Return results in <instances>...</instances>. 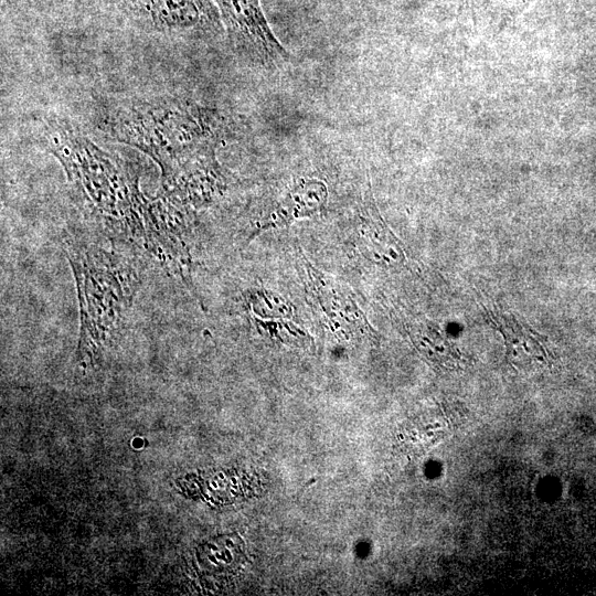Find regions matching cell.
Returning a JSON list of instances; mask_svg holds the SVG:
<instances>
[{
    "label": "cell",
    "instance_id": "6da1fadb",
    "mask_svg": "<svg viewBox=\"0 0 596 596\" xmlns=\"http://www.w3.org/2000/svg\"><path fill=\"white\" fill-rule=\"evenodd\" d=\"M203 119L182 100L155 98L118 104L102 114L99 126L110 138L150 156L161 168L166 189L203 166Z\"/></svg>",
    "mask_w": 596,
    "mask_h": 596
},
{
    "label": "cell",
    "instance_id": "7a4b0ae2",
    "mask_svg": "<svg viewBox=\"0 0 596 596\" xmlns=\"http://www.w3.org/2000/svg\"><path fill=\"white\" fill-rule=\"evenodd\" d=\"M44 139L68 181L99 216L119 226L155 225L153 200L143 196L120 159L66 121L49 120Z\"/></svg>",
    "mask_w": 596,
    "mask_h": 596
},
{
    "label": "cell",
    "instance_id": "3957f363",
    "mask_svg": "<svg viewBox=\"0 0 596 596\" xmlns=\"http://www.w3.org/2000/svg\"><path fill=\"white\" fill-rule=\"evenodd\" d=\"M81 305V343H104L118 327L134 296L136 277L129 266L100 249L70 251Z\"/></svg>",
    "mask_w": 596,
    "mask_h": 596
},
{
    "label": "cell",
    "instance_id": "277c9868",
    "mask_svg": "<svg viewBox=\"0 0 596 596\" xmlns=\"http://www.w3.org/2000/svg\"><path fill=\"white\" fill-rule=\"evenodd\" d=\"M135 22L164 34L211 26L217 20L211 0H121Z\"/></svg>",
    "mask_w": 596,
    "mask_h": 596
},
{
    "label": "cell",
    "instance_id": "5b68a950",
    "mask_svg": "<svg viewBox=\"0 0 596 596\" xmlns=\"http://www.w3.org/2000/svg\"><path fill=\"white\" fill-rule=\"evenodd\" d=\"M233 44L245 55L275 61L288 55L264 17L259 0H216Z\"/></svg>",
    "mask_w": 596,
    "mask_h": 596
},
{
    "label": "cell",
    "instance_id": "8992f818",
    "mask_svg": "<svg viewBox=\"0 0 596 596\" xmlns=\"http://www.w3.org/2000/svg\"><path fill=\"white\" fill-rule=\"evenodd\" d=\"M304 266L309 295L329 326L350 334L373 337L375 332L350 290L313 267L305 257Z\"/></svg>",
    "mask_w": 596,
    "mask_h": 596
},
{
    "label": "cell",
    "instance_id": "52a82bcc",
    "mask_svg": "<svg viewBox=\"0 0 596 596\" xmlns=\"http://www.w3.org/2000/svg\"><path fill=\"white\" fill-rule=\"evenodd\" d=\"M327 198L328 191L323 182L301 180L257 223L247 242L266 230L288 226L296 220L316 215L324 209Z\"/></svg>",
    "mask_w": 596,
    "mask_h": 596
},
{
    "label": "cell",
    "instance_id": "ba28073f",
    "mask_svg": "<svg viewBox=\"0 0 596 596\" xmlns=\"http://www.w3.org/2000/svg\"><path fill=\"white\" fill-rule=\"evenodd\" d=\"M356 245L370 262L383 266H395L405 260L401 242L381 217L373 199L363 207L356 226Z\"/></svg>",
    "mask_w": 596,
    "mask_h": 596
},
{
    "label": "cell",
    "instance_id": "9c48e42d",
    "mask_svg": "<svg viewBox=\"0 0 596 596\" xmlns=\"http://www.w3.org/2000/svg\"><path fill=\"white\" fill-rule=\"evenodd\" d=\"M403 322L411 340L425 355L438 362L448 361L453 354L450 344L436 324L411 317H403Z\"/></svg>",
    "mask_w": 596,
    "mask_h": 596
},
{
    "label": "cell",
    "instance_id": "30bf717a",
    "mask_svg": "<svg viewBox=\"0 0 596 596\" xmlns=\"http://www.w3.org/2000/svg\"><path fill=\"white\" fill-rule=\"evenodd\" d=\"M489 315L502 332L510 355H513L517 348H520L524 355L531 358H538L539 352L544 351L538 340L540 336L530 327L521 324L513 316L492 311Z\"/></svg>",
    "mask_w": 596,
    "mask_h": 596
},
{
    "label": "cell",
    "instance_id": "8fae6325",
    "mask_svg": "<svg viewBox=\"0 0 596 596\" xmlns=\"http://www.w3.org/2000/svg\"><path fill=\"white\" fill-rule=\"evenodd\" d=\"M245 301L254 317L262 319H288L294 313V306L280 295L265 289L255 288L245 294Z\"/></svg>",
    "mask_w": 596,
    "mask_h": 596
},
{
    "label": "cell",
    "instance_id": "7c38bea8",
    "mask_svg": "<svg viewBox=\"0 0 596 596\" xmlns=\"http://www.w3.org/2000/svg\"><path fill=\"white\" fill-rule=\"evenodd\" d=\"M252 323L260 334L286 344L307 347L312 341L306 331L285 319L265 320L253 317Z\"/></svg>",
    "mask_w": 596,
    "mask_h": 596
},
{
    "label": "cell",
    "instance_id": "4fadbf2b",
    "mask_svg": "<svg viewBox=\"0 0 596 596\" xmlns=\"http://www.w3.org/2000/svg\"><path fill=\"white\" fill-rule=\"evenodd\" d=\"M458 13L459 15L466 14L467 17H469L475 28L477 26V18H476V12H475L473 0H460Z\"/></svg>",
    "mask_w": 596,
    "mask_h": 596
}]
</instances>
